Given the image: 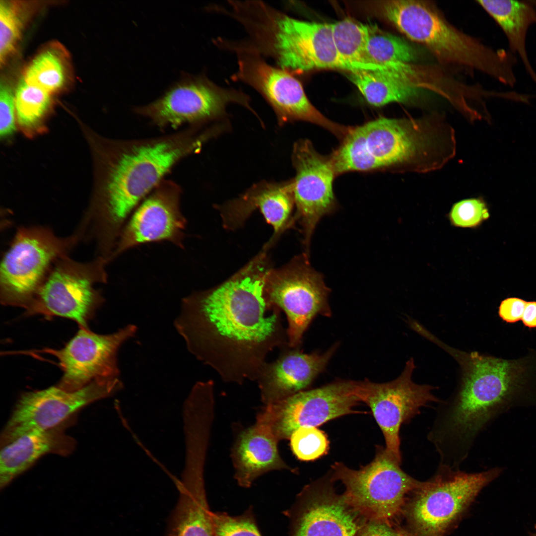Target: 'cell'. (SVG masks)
Listing matches in <instances>:
<instances>
[{
	"instance_id": "1",
	"label": "cell",
	"mask_w": 536,
	"mask_h": 536,
	"mask_svg": "<svg viewBox=\"0 0 536 536\" xmlns=\"http://www.w3.org/2000/svg\"><path fill=\"white\" fill-rule=\"evenodd\" d=\"M272 268L262 249L225 281L182 300L176 331L190 352L226 382L257 381L270 352L289 347L280 310L265 295Z\"/></svg>"
},
{
	"instance_id": "2",
	"label": "cell",
	"mask_w": 536,
	"mask_h": 536,
	"mask_svg": "<svg viewBox=\"0 0 536 536\" xmlns=\"http://www.w3.org/2000/svg\"><path fill=\"white\" fill-rule=\"evenodd\" d=\"M201 127L151 138L99 140L98 186L81 220L98 252L111 254L138 205L179 161L213 137Z\"/></svg>"
},
{
	"instance_id": "3",
	"label": "cell",
	"mask_w": 536,
	"mask_h": 536,
	"mask_svg": "<svg viewBox=\"0 0 536 536\" xmlns=\"http://www.w3.org/2000/svg\"><path fill=\"white\" fill-rule=\"evenodd\" d=\"M443 346L460 363L463 377L454 397L440 402L433 428L448 446L469 451L479 433L513 394L521 369L516 361Z\"/></svg>"
},
{
	"instance_id": "4",
	"label": "cell",
	"mask_w": 536,
	"mask_h": 536,
	"mask_svg": "<svg viewBox=\"0 0 536 536\" xmlns=\"http://www.w3.org/2000/svg\"><path fill=\"white\" fill-rule=\"evenodd\" d=\"M230 15L246 30L252 47L292 74L315 69L345 70L331 24L296 19L260 0L236 1Z\"/></svg>"
},
{
	"instance_id": "5",
	"label": "cell",
	"mask_w": 536,
	"mask_h": 536,
	"mask_svg": "<svg viewBox=\"0 0 536 536\" xmlns=\"http://www.w3.org/2000/svg\"><path fill=\"white\" fill-rule=\"evenodd\" d=\"M381 11L407 38L424 45L441 59L476 68L504 85L513 79L516 59L510 51H495L470 38L425 1H384Z\"/></svg>"
},
{
	"instance_id": "6",
	"label": "cell",
	"mask_w": 536,
	"mask_h": 536,
	"mask_svg": "<svg viewBox=\"0 0 536 536\" xmlns=\"http://www.w3.org/2000/svg\"><path fill=\"white\" fill-rule=\"evenodd\" d=\"M360 127L367 149L381 168L431 171L441 167L455 151L452 130L433 120L380 117Z\"/></svg>"
},
{
	"instance_id": "7",
	"label": "cell",
	"mask_w": 536,
	"mask_h": 536,
	"mask_svg": "<svg viewBox=\"0 0 536 536\" xmlns=\"http://www.w3.org/2000/svg\"><path fill=\"white\" fill-rule=\"evenodd\" d=\"M82 239L77 230L61 237L47 227L18 228L0 262L1 302L27 309L54 264Z\"/></svg>"
},
{
	"instance_id": "8",
	"label": "cell",
	"mask_w": 536,
	"mask_h": 536,
	"mask_svg": "<svg viewBox=\"0 0 536 536\" xmlns=\"http://www.w3.org/2000/svg\"><path fill=\"white\" fill-rule=\"evenodd\" d=\"M214 43L234 52L238 69L234 81L245 83L255 89L273 109L279 125L293 121L315 124L343 138L349 128L333 122L322 115L307 98L301 82L293 74L266 62L246 41L218 38Z\"/></svg>"
},
{
	"instance_id": "9",
	"label": "cell",
	"mask_w": 536,
	"mask_h": 536,
	"mask_svg": "<svg viewBox=\"0 0 536 536\" xmlns=\"http://www.w3.org/2000/svg\"><path fill=\"white\" fill-rule=\"evenodd\" d=\"M401 465L380 447L374 460L358 470L335 463L331 477L344 485L345 500L365 520L391 523L421 482L404 472Z\"/></svg>"
},
{
	"instance_id": "10",
	"label": "cell",
	"mask_w": 536,
	"mask_h": 536,
	"mask_svg": "<svg viewBox=\"0 0 536 536\" xmlns=\"http://www.w3.org/2000/svg\"><path fill=\"white\" fill-rule=\"evenodd\" d=\"M108 263L97 256L87 262L74 260L69 255L61 258L26 309L28 313L69 318L87 328L88 320L104 301L95 286L107 282Z\"/></svg>"
},
{
	"instance_id": "11",
	"label": "cell",
	"mask_w": 536,
	"mask_h": 536,
	"mask_svg": "<svg viewBox=\"0 0 536 536\" xmlns=\"http://www.w3.org/2000/svg\"><path fill=\"white\" fill-rule=\"evenodd\" d=\"M502 469L468 472L439 465L413 491L411 522L418 536H440Z\"/></svg>"
},
{
	"instance_id": "12",
	"label": "cell",
	"mask_w": 536,
	"mask_h": 536,
	"mask_svg": "<svg viewBox=\"0 0 536 536\" xmlns=\"http://www.w3.org/2000/svg\"><path fill=\"white\" fill-rule=\"evenodd\" d=\"M231 103L243 106L257 116L250 105V97L241 90L220 87L203 74L184 73L162 96L134 108L133 111L160 129H176L186 124L201 126L223 118Z\"/></svg>"
},
{
	"instance_id": "13",
	"label": "cell",
	"mask_w": 536,
	"mask_h": 536,
	"mask_svg": "<svg viewBox=\"0 0 536 536\" xmlns=\"http://www.w3.org/2000/svg\"><path fill=\"white\" fill-rule=\"evenodd\" d=\"M330 291L322 275L311 266L304 253L269 270L265 297L269 306L282 310L286 316L290 348H299L305 332L317 315L331 316Z\"/></svg>"
},
{
	"instance_id": "14",
	"label": "cell",
	"mask_w": 536,
	"mask_h": 536,
	"mask_svg": "<svg viewBox=\"0 0 536 536\" xmlns=\"http://www.w3.org/2000/svg\"><path fill=\"white\" fill-rule=\"evenodd\" d=\"M123 385L116 378L95 380L73 391L57 386L23 394L1 432V447L26 433L62 424L81 408L114 395Z\"/></svg>"
},
{
	"instance_id": "15",
	"label": "cell",
	"mask_w": 536,
	"mask_h": 536,
	"mask_svg": "<svg viewBox=\"0 0 536 536\" xmlns=\"http://www.w3.org/2000/svg\"><path fill=\"white\" fill-rule=\"evenodd\" d=\"M360 381H337L304 390L273 404L259 413L278 439H289L301 427H317L333 419L358 413Z\"/></svg>"
},
{
	"instance_id": "16",
	"label": "cell",
	"mask_w": 536,
	"mask_h": 536,
	"mask_svg": "<svg viewBox=\"0 0 536 536\" xmlns=\"http://www.w3.org/2000/svg\"><path fill=\"white\" fill-rule=\"evenodd\" d=\"M414 368V362L410 358L400 376L393 381L384 383L360 381L361 402L371 409L383 434L386 451L400 464L402 425L420 413L421 408L441 402L432 394L434 387L417 384L412 380Z\"/></svg>"
},
{
	"instance_id": "17",
	"label": "cell",
	"mask_w": 536,
	"mask_h": 536,
	"mask_svg": "<svg viewBox=\"0 0 536 536\" xmlns=\"http://www.w3.org/2000/svg\"><path fill=\"white\" fill-rule=\"evenodd\" d=\"M136 331V326L132 324L107 335L97 334L80 327L64 348L44 350L57 358L63 371L57 386L73 391L95 380L119 378L118 350Z\"/></svg>"
},
{
	"instance_id": "18",
	"label": "cell",
	"mask_w": 536,
	"mask_h": 536,
	"mask_svg": "<svg viewBox=\"0 0 536 536\" xmlns=\"http://www.w3.org/2000/svg\"><path fill=\"white\" fill-rule=\"evenodd\" d=\"M182 189L164 179L134 211L123 227L110 262L144 244L168 242L184 248L187 219L181 208Z\"/></svg>"
},
{
	"instance_id": "19",
	"label": "cell",
	"mask_w": 536,
	"mask_h": 536,
	"mask_svg": "<svg viewBox=\"0 0 536 536\" xmlns=\"http://www.w3.org/2000/svg\"><path fill=\"white\" fill-rule=\"evenodd\" d=\"M331 478L306 486L283 513L288 536H359L367 522L337 494Z\"/></svg>"
},
{
	"instance_id": "20",
	"label": "cell",
	"mask_w": 536,
	"mask_h": 536,
	"mask_svg": "<svg viewBox=\"0 0 536 536\" xmlns=\"http://www.w3.org/2000/svg\"><path fill=\"white\" fill-rule=\"evenodd\" d=\"M291 159L296 170L293 179L294 220L300 225L304 253L309 256L311 239L317 224L336 207L333 189L335 175L330 158L320 154L308 139L294 143Z\"/></svg>"
},
{
	"instance_id": "21",
	"label": "cell",
	"mask_w": 536,
	"mask_h": 536,
	"mask_svg": "<svg viewBox=\"0 0 536 536\" xmlns=\"http://www.w3.org/2000/svg\"><path fill=\"white\" fill-rule=\"evenodd\" d=\"M295 206L293 179L280 182L262 181L254 184L238 198L217 208L224 227L234 230L259 209L273 229V233L264 246L270 249L282 233L294 224Z\"/></svg>"
},
{
	"instance_id": "22",
	"label": "cell",
	"mask_w": 536,
	"mask_h": 536,
	"mask_svg": "<svg viewBox=\"0 0 536 536\" xmlns=\"http://www.w3.org/2000/svg\"><path fill=\"white\" fill-rule=\"evenodd\" d=\"M336 344L323 353H305L287 347L274 361L267 363L257 381L265 405L304 391L326 368Z\"/></svg>"
},
{
	"instance_id": "23",
	"label": "cell",
	"mask_w": 536,
	"mask_h": 536,
	"mask_svg": "<svg viewBox=\"0 0 536 536\" xmlns=\"http://www.w3.org/2000/svg\"><path fill=\"white\" fill-rule=\"evenodd\" d=\"M346 75L366 101L375 107L413 101L425 87L421 73L410 63H393L375 70L347 72Z\"/></svg>"
},
{
	"instance_id": "24",
	"label": "cell",
	"mask_w": 536,
	"mask_h": 536,
	"mask_svg": "<svg viewBox=\"0 0 536 536\" xmlns=\"http://www.w3.org/2000/svg\"><path fill=\"white\" fill-rule=\"evenodd\" d=\"M278 441L270 425L259 415L254 425L240 433L232 452L234 477L240 486L249 487L269 471L292 470L279 455Z\"/></svg>"
},
{
	"instance_id": "25",
	"label": "cell",
	"mask_w": 536,
	"mask_h": 536,
	"mask_svg": "<svg viewBox=\"0 0 536 536\" xmlns=\"http://www.w3.org/2000/svg\"><path fill=\"white\" fill-rule=\"evenodd\" d=\"M65 425L64 422L48 430L26 433L1 447L0 488L5 487L46 454H70L75 448V441L64 432Z\"/></svg>"
},
{
	"instance_id": "26",
	"label": "cell",
	"mask_w": 536,
	"mask_h": 536,
	"mask_svg": "<svg viewBox=\"0 0 536 536\" xmlns=\"http://www.w3.org/2000/svg\"><path fill=\"white\" fill-rule=\"evenodd\" d=\"M174 481L179 496L164 536H214L203 478Z\"/></svg>"
},
{
	"instance_id": "27",
	"label": "cell",
	"mask_w": 536,
	"mask_h": 536,
	"mask_svg": "<svg viewBox=\"0 0 536 536\" xmlns=\"http://www.w3.org/2000/svg\"><path fill=\"white\" fill-rule=\"evenodd\" d=\"M478 4L495 21L505 35L511 52L519 56L536 84V73L530 62L526 41L528 29L536 22L535 10L529 0H479Z\"/></svg>"
},
{
	"instance_id": "28",
	"label": "cell",
	"mask_w": 536,
	"mask_h": 536,
	"mask_svg": "<svg viewBox=\"0 0 536 536\" xmlns=\"http://www.w3.org/2000/svg\"><path fill=\"white\" fill-rule=\"evenodd\" d=\"M335 46L347 72L385 67L372 63L366 50L365 24L345 18L331 24Z\"/></svg>"
},
{
	"instance_id": "29",
	"label": "cell",
	"mask_w": 536,
	"mask_h": 536,
	"mask_svg": "<svg viewBox=\"0 0 536 536\" xmlns=\"http://www.w3.org/2000/svg\"><path fill=\"white\" fill-rule=\"evenodd\" d=\"M50 94L23 79L18 84L14 96L16 118L20 129L27 136L45 131V121L51 102Z\"/></svg>"
},
{
	"instance_id": "30",
	"label": "cell",
	"mask_w": 536,
	"mask_h": 536,
	"mask_svg": "<svg viewBox=\"0 0 536 536\" xmlns=\"http://www.w3.org/2000/svg\"><path fill=\"white\" fill-rule=\"evenodd\" d=\"M365 26L366 50L372 64L410 63L418 58L416 49L405 40L383 31L376 24L369 23Z\"/></svg>"
},
{
	"instance_id": "31",
	"label": "cell",
	"mask_w": 536,
	"mask_h": 536,
	"mask_svg": "<svg viewBox=\"0 0 536 536\" xmlns=\"http://www.w3.org/2000/svg\"><path fill=\"white\" fill-rule=\"evenodd\" d=\"M340 147L330 158L335 175L348 171H366L381 168L368 152L361 127L353 128Z\"/></svg>"
},
{
	"instance_id": "32",
	"label": "cell",
	"mask_w": 536,
	"mask_h": 536,
	"mask_svg": "<svg viewBox=\"0 0 536 536\" xmlns=\"http://www.w3.org/2000/svg\"><path fill=\"white\" fill-rule=\"evenodd\" d=\"M23 79L50 94L59 90L64 85L65 74L64 66L54 52L47 50L37 55L25 70Z\"/></svg>"
},
{
	"instance_id": "33",
	"label": "cell",
	"mask_w": 536,
	"mask_h": 536,
	"mask_svg": "<svg viewBox=\"0 0 536 536\" xmlns=\"http://www.w3.org/2000/svg\"><path fill=\"white\" fill-rule=\"evenodd\" d=\"M289 439L293 454L301 461H314L325 455L329 450L326 433L317 427L299 428Z\"/></svg>"
},
{
	"instance_id": "34",
	"label": "cell",
	"mask_w": 536,
	"mask_h": 536,
	"mask_svg": "<svg viewBox=\"0 0 536 536\" xmlns=\"http://www.w3.org/2000/svg\"><path fill=\"white\" fill-rule=\"evenodd\" d=\"M22 24V19L18 4L1 0L0 4L1 65L14 51L20 38Z\"/></svg>"
},
{
	"instance_id": "35",
	"label": "cell",
	"mask_w": 536,
	"mask_h": 536,
	"mask_svg": "<svg viewBox=\"0 0 536 536\" xmlns=\"http://www.w3.org/2000/svg\"><path fill=\"white\" fill-rule=\"evenodd\" d=\"M214 536H262L252 508L238 516L226 512H212Z\"/></svg>"
},
{
	"instance_id": "36",
	"label": "cell",
	"mask_w": 536,
	"mask_h": 536,
	"mask_svg": "<svg viewBox=\"0 0 536 536\" xmlns=\"http://www.w3.org/2000/svg\"><path fill=\"white\" fill-rule=\"evenodd\" d=\"M489 216L485 203L479 198L465 199L455 203L449 214L453 226L464 228L477 227Z\"/></svg>"
},
{
	"instance_id": "37",
	"label": "cell",
	"mask_w": 536,
	"mask_h": 536,
	"mask_svg": "<svg viewBox=\"0 0 536 536\" xmlns=\"http://www.w3.org/2000/svg\"><path fill=\"white\" fill-rule=\"evenodd\" d=\"M16 112L14 96L6 85H1L0 90V135L6 137L15 130Z\"/></svg>"
},
{
	"instance_id": "38",
	"label": "cell",
	"mask_w": 536,
	"mask_h": 536,
	"mask_svg": "<svg viewBox=\"0 0 536 536\" xmlns=\"http://www.w3.org/2000/svg\"><path fill=\"white\" fill-rule=\"evenodd\" d=\"M527 301L516 297L503 300L499 307V315L508 323H515L522 318Z\"/></svg>"
},
{
	"instance_id": "39",
	"label": "cell",
	"mask_w": 536,
	"mask_h": 536,
	"mask_svg": "<svg viewBox=\"0 0 536 536\" xmlns=\"http://www.w3.org/2000/svg\"><path fill=\"white\" fill-rule=\"evenodd\" d=\"M359 536H418L393 527L391 523L367 522Z\"/></svg>"
},
{
	"instance_id": "40",
	"label": "cell",
	"mask_w": 536,
	"mask_h": 536,
	"mask_svg": "<svg viewBox=\"0 0 536 536\" xmlns=\"http://www.w3.org/2000/svg\"><path fill=\"white\" fill-rule=\"evenodd\" d=\"M521 320L529 328H536V301L527 302Z\"/></svg>"
},
{
	"instance_id": "41",
	"label": "cell",
	"mask_w": 536,
	"mask_h": 536,
	"mask_svg": "<svg viewBox=\"0 0 536 536\" xmlns=\"http://www.w3.org/2000/svg\"><path fill=\"white\" fill-rule=\"evenodd\" d=\"M529 2H530V3L532 4V6L534 8L535 13H536V0H529Z\"/></svg>"
},
{
	"instance_id": "42",
	"label": "cell",
	"mask_w": 536,
	"mask_h": 536,
	"mask_svg": "<svg viewBox=\"0 0 536 536\" xmlns=\"http://www.w3.org/2000/svg\"><path fill=\"white\" fill-rule=\"evenodd\" d=\"M530 536H536V531L535 532L531 533L530 534Z\"/></svg>"
}]
</instances>
